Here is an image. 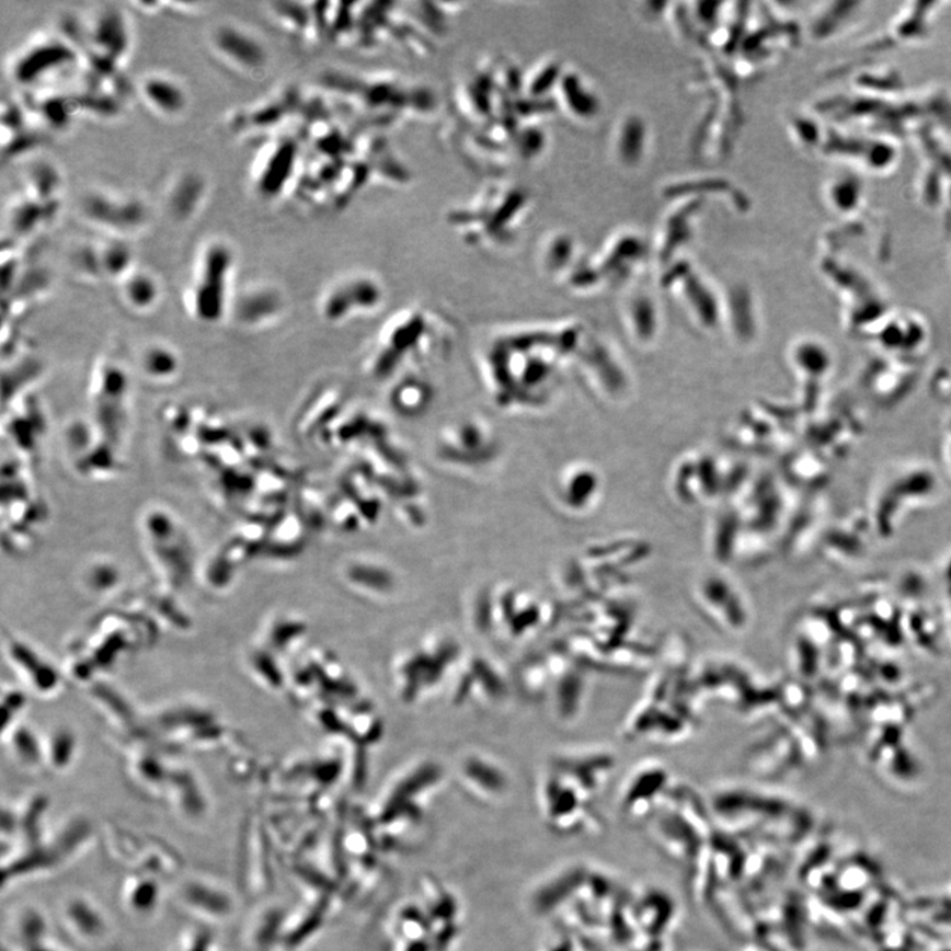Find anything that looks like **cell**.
<instances>
[{
    "label": "cell",
    "mask_w": 951,
    "mask_h": 951,
    "mask_svg": "<svg viewBox=\"0 0 951 951\" xmlns=\"http://www.w3.org/2000/svg\"><path fill=\"white\" fill-rule=\"evenodd\" d=\"M233 267V250L227 242L210 241L198 255L188 298L194 317L203 323H217L227 312Z\"/></svg>",
    "instance_id": "1"
},
{
    "label": "cell",
    "mask_w": 951,
    "mask_h": 951,
    "mask_svg": "<svg viewBox=\"0 0 951 951\" xmlns=\"http://www.w3.org/2000/svg\"><path fill=\"white\" fill-rule=\"evenodd\" d=\"M79 50L67 37H44L21 50L12 76L24 87H37L56 79L79 62Z\"/></svg>",
    "instance_id": "2"
},
{
    "label": "cell",
    "mask_w": 951,
    "mask_h": 951,
    "mask_svg": "<svg viewBox=\"0 0 951 951\" xmlns=\"http://www.w3.org/2000/svg\"><path fill=\"white\" fill-rule=\"evenodd\" d=\"M126 19L118 10H104L89 24L85 49L90 66L112 73L119 68L130 50V34Z\"/></svg>",
    "instance_id": "3"
},
{
    "label": "cell",
    "mask_w": 951,
    "mask_h": 951,
    "mask_svg": "<svg viewBox=\"0 0 951 951\" xmlns=\"http://www.w3.org/2000/svg\"><path fill=\"white\" fill-rule=\"evenodd\" d=\"M696 597L707 615L731 632L748 627L749 608L742 591L722 576L706 577L697 583Z\"/></svg>",
    "instance_id": "4"
},
{
    "label": "cell",
    "mask_w": 951,
    "mask_h": 951,
    "mask_svg": "<svg viewBox=\"0 0 951 951\" xmlns=\"http://www.w3.org/2000/svg\"><path fill=\"white\" fill-rule=\"evenodd\" d=\"M82 214L88 221L114 234L134 233L141 228L147 217L144 205L137 198L114 196L106 192H94L83 198Z\"/></svg>",
    "instance_id": "5"
},
{
    "label": "cell",
    "mask_w": 951,
    "mask_h": 951,
    "mask_svg": "<svg viewBox=\"0 0 951 951\" xmlns=\"http://www.w3.org/2000/svg\"><path fill=\"white\" fill-rule=\"evenodd\" d=\"M211 47L224 61L245 72H256L266 66L267 55L259 38L240 25L225 23L211 34Z\"/></svg>",
    "instance_id": "6"
},
{
    "label": "cell",
    "mask_w": 951,
    "mask_h": 951,
    "mask_svg": "<svg viewBox=\"0 0 951 951\" xmlns=\"http://www.w3.org/2000/svg\"><path fill=\"white\" fill-rule=\"evenodd\" d=\"M295 159L297 147L291 140L279 141L263 152L259 170L254 173L256 186L263 196L280 194L283 185L293 175Z\"/></svg>",
    "instance_id": "7"
},
{
    "label": "cell",
    "mask_w": 951,
    "mask_h": 951,
    "mask_svg": "<svg viewBox=\"0 0 951 951\" xmlns=\"http://www.w3.org/2000/svg\"><path fill=\"white\" fill-rule=\"evenodd\" d=\"M140 94L152 111L164 117H177L188 105L183 87L167 75L146 76L140 82Z\"/></svg>",
    "instance_id": "8"
},
{
    "label": "cell",
    "mask_w": 951,
    "mask_h": 951,
    "mask_svg": "<svg viewBox=\"0 0 951 951\" xmlns=\"http://www.w3.org/2000/svg\"><path fill=\"white\" fill-rule=\"evenodd\" d=\"M203 179L194 175H184L171 185L169 192V209L177 218H188L200 207L204 198Z\"/></svg>",
    "instance_id": "9"
},
{
    "label": "cell",
    "mask_w": 951,
    "mask_h": 951,
    "mask_svg": "<svg viewBox=\"0 0 951 951\" xmlns=\"http://www.w3.org/2000/svg\"><path fill=\"white\" fill-rule=\"evenodd\" d=\"M122 295L134 310H149L159 299V286L147 273H128L122 279Z\"/></svg>",
    "instance_id": "10"
},
{
    "label": "cell",
    "mask_w": 951,
    "mask_h": 951,
    "mask_svg": "<svg viewBox=\"0 0 951 951\" xmlns=\"http://www.w3.org/2000/svg\"><path fill=\"white\" fill-rule=\"evenodd\" d=\"M100 255L104 275L112 276V278L122 276L124 279L128 273H131V253L124 243H106L100 248Z\"/></svg>",
    "instance_id": "11"
},
{
    "label": "cell",
    "mask_w": 951,
    "mask_h": 951,
    "mask_svg": "<svg viewBox=\"0 0 951 951\" xmlns=\"http://www.w3.org/2000/svg\"><path fill=\"white\" fill-rule=\"evenodd\" d=\"M141 362H144L146 375L156 378L171 377L179 365L173 353L164 346H152V348L147 350Z\"/></svg>",
    "instance_id": "12"
}]
</instances>
